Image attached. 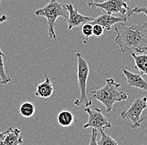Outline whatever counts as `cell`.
Masks as SVG:
<instances>
[{"mask_svg":"<svg viewBox=\"0 0 147 145\" xmlns=\"http://www.w3.org/2000/svg\"><path fill=\"white\" fill-rule=\"evenodd\" d=\"M4 56L5 54L3 53L2 50L0 49V79H1L0 84L8 85L9 82H11L12 79L6 74V71H5V66H4V61H3Z\"/></svg>","mask_w":147,"mask_h":145,"instance_id":"obj_16","label":"cell"},{"mask_svg":"<svg viewBox=\"0 0 147 145\" xmlns=\"http://www.w3.org/2000/svg\"><path fill=\"white\" fill-rule=\"evenodd\" d=\"M19 112H20L21 116H23L24 118H31L35 113V107L33 103H31L29 101L24 102L20 105Z\"/></svg>","mask_w":147,"mask_h":145,"instance_id":"obj_15","label":"cell"},{"mask_svg":"<svg viewBox=\"0 0 147 145\" xmlns=\"http://www.w3.org/2000/svg\"><path fill=\"white\" fill-rule=\"evenodd\" d=\"M93 25V35L96 37H100L104 35L105 29L100 25Z\"/></svg>","mask_w":147,"mask_h":145,"instance_id":"obj_20","label":"cell"},{"mask_svg":"<svg viewBox=\"0 0 147 145\" xmlns=\"http://www.w3.org/2000/svg\"><path fill=\"white\" fill-rule=\"evenodd\" d=\"M9 127L7 129V130H5V131H3V132L0 133V144L4 140L5 137H6V135L8 134V133H9Z\"/></svg>","mask_w":147,"mask_h":145,"instance_id":"obj_22","label":"cell"},{"mask_svg":"<svg viewBox=\"0 0 147 145\" xmlns=\"http://www.w3.org/2000/svg\"><path fill=\"white\" fill-rule=\"evenodd\" d=\"M84 111L88 114V121L83 127L84 129L91 127L97 131H100L105 128H110L112 126L110 121L103 114L101 109H91L89 107L85 108Z\"/></svg>","mask_w":147,"mask_h":145,"instance_id":"obj_7","label":"cell"},{"mask_svg":"<svg viewBox=\"0 0 147 145\" xmlns=\"http://www.w3.org/2000/svg\"><path fill=\"white\" fill-rule=\"evenodd\" d=\"M57 121L61 127H68L76 122V118L71 112L64 110L58 114Z\"/></svg>","mask_w":147,"mask_h":145,"instance_id":"obj_14","label":"cell"},{"mask_svg":"<svg viewBox=\"0 0 147 145\" xmlns=\"http://www.w3.org/2000/svg\"><path fill=\"white\" fill-rule=\"evenodd\" d=\"M23 143L24 138L21 134L20 129L17 127H9V132L0 145H20Z\"/></svg>","mask_w":147,"mask_h":145,"instance_id":"obj_12","label":"cell"},{"mask_svg":"<svg viewBox=\"0 0 147 145\" xmlns=\"http://www.w3.org/2000/svg\"><path fill=\"white\" fill-rule=\"evenodd\" d=\"M119 86L120 84L117 83L113 78H108L103 87L90 91L91 97H90V100L99 101L106 108V112H110L115 102L128 99L127 93L119 90Z\"/></svg>","mask_w":147,"mask_h":145,"instance_id":"obj_2","label":"cell"},{"mask_svg":"<svg viewBox=\"0 0 147 145\" xmlns=\"http://www.w3.org/2000/svg\"><path fill=\"white\" fill-rule=\"evenodd\" d=\"M106 0H90L89 3H102L104 2H105Z\"/></svg>","mask_w":147,"mask_h":145,"instance_id":"obj_24","label":"cell"},{"mask_svg":"<svg viewBox=\"0 0 147 145\" xmlns=\"http://www.w3.org/2000/svg\"><path fill=\"white\" fill-rule=\"evenodd\" d=\"M101 134L100 139L98 141L99 145H118V143L109 134H107L104 130L100 131Z\"/></svg>","mask_w":147,"mask_h":145,"instance_id":"obj_17","label":"cell"},{"mask_svg":"<svg viewBox=\"0 0 147 145\" xmlns=\"http://www.w3.org/2000/svg\"><path fill=\"white\" fill-rule=\"evenodd\" d=\"M122 71L126 78L129 86L136 87L147 91V81L141 76V75L131 72L124 68L122 69Z\"/></svg>","mask_w":147,"mask_h":145,"instance_id":"obj_10","label":"cell"},{"mask_svg":"<svg viewBox=\"0 0 147 145\" xmlns=\"http://www.w3.org/2000/svg\"><path fill=\"white\" fill-rule=\"evenodd\" d=\"M145 14L147 16V6H136L134 9H130L127 13V16L129 18L135 14Z\"/></svg>","mask_w":147,"mask_h":145,"instance_id":"obj_19","label":"cell"},{"mask_svg":"<svg viewBox=\"0 0 147 145\" xmlns=\"http://www.w3.org/2000/svg\"><path fill=\"white\" fill-rule=\"evenodd\" d=\"M75 55L77 58V79L80 94V97L74 101V104L77 107L84 104L85 108H89L92 104V101L87 96V80L90 73V67L87 61H85L81 53L78 52Z\"/></svg>","mask_w":147,"mask_h":145,"instance_id":"obj_4","label":"cell"},{"mask_svg":"<svg viewBox=\"0 0 147 145\" xmlns=\"http://www.w3.org/2000/svg\"><path fill=\"white\" fill-rule=\"evenodd\" d=\"M88 6L93 9H100L107 14L113 15L115 14H119L122 16H127V13L130 9L127 3V0H106L102 3H88Z\"/></svg>","mask_w":147,"mask_h":145,"instance_id":"obj_6","label":"cell"},{"mask_svg":"<svg viewBox=\"0 0 147 145\" xmlns=\"http://www.w3.org/2000/svg\"><path fill=\"white\" fill-rule=\"evenodd\" d=\"M97 137H98V131L96 129H93L91 131V136L90 139V143L88 145H99L97 141Z\"/></svg>","mask_w":147,"mask_h":145,"instance_id":"obj_21","label":"cell"},{"mask_svg":"<svg viewBox=\"0 0 147 145\" xmlns=\"http://www.w3.org/2000/svg\"><path fill=\"white\" fill-rule=\"evenodd\" d=\"M131 56L135 61V69L140 75L147 76V54H136L135 52H130Z\"/></svg>","mask_w":147,"mask_h":145,"instance_id":"obj_13","label":"cell"},{"mask_svg":"<svg viewBox=\"0 0 147 145\" xmlns=\"http://www.w3.org/2000/svg\"><path fill=\"white\" fill-rule=\"evenodd\" d=\"M127 1H130V0H127Z\"/></svg>","mask_w":147,"mask_h":145,"instance_id":"obj_26","label":"cell"},{"mask_svg":"<svg viewBox=\"0 0 147 145\" xmlns=\"http://www.w3.org/2000/svg\"><path fill=\"white\" fill-rule=\"evenodd\" d=\"M81 30H82L83 35L85 37V39L84 40V44H86L88 42L89 39L93 35V25H92L90 23L84 24Z\"/></svg>","mask_w":147,"mask_h":145,"instance_id":"obj_18","label":"cell"},{"mask_svg":"<svg viewBox=\"0 0 147 145\" xmlns=\"http://www.w3.org/2000/svg\"><path fill=\"white\" fill-rule=\"evenodd\" d=\"M45 81L39 83L36 87V91L34 92V96L46 99L52 96L54 92V86L52 84V80L48 76V75H45Z\"/></svg>","mask_w":147,"mask_h":145,"instance_id":"obj_11","label":"cell"},{"mask_svg":"<svg viewBox=\"0 0 147 145\" xmlns=\"http://www.w3.org/2000/svg\"><path fill=\"white\" fill-rule=\"evenodd\" d=\"M7 20H9V17H8L6 14H2V15L0 16V25L3 24V23L5 22V21H7Z\"/></svg>","mask_w":147,"mask_h":145,"instance_id":"obj_23","label":"cell"},{"mask_svg":"<svg viewBox=\"0 0 147 145\" xmlns=\"http://www.w3.org/2000/svg\"><path fill=\"white\" fill-rule=\"evenodd\" d=\"M147 107V97H138L132 102L127 110L121 112L120 117L123 120H129L131 122V127L139 128L145 118H140L142 112Z\"/></svg>","mask_w":147,"mask_h":145,"instance_id":"obj_5","label":"cell"},{"mask_svg":"<svg viewBox=\"0 0 147 145\" xmlns=\"http://www.w3.org/2000/svg\"><path fill=\"white\" fill-rule=\"evenodd\" d=\"M127 16H114L111 14H107L104 13L103 14L100 15L96 18H94V20L90 22L91 25H100L105 29V30H111V27L113 25H115L119 23H125L128 20Z\"/></svg>","mask_w":147,"mask_h":145,"instance_id":"obj_9","label":"cell"},{"mask_svg":"<svg viewBox=\"0 0 147 145\" xmlns=\"http://www.w3.org/2000/svg\"><path fill=\"white\" fill-rule=\"evenodd\" d=\"M2 1H3V0H0V4H1V3H2ZM5 1H7V0H5Z\"/></svg>","mask_w":147,"mask_h":145,"instance_id":"obj_25","label":"cell"},{"mask_svg":"<svg viewBox=\"0 0 147 145\" xmlns=\"http://www.w3.org/2000/svg\"><path fill=\"white\" fill-rule=\"evenodd\" d=\"M67 10L64 9V4L59 3L57 0H50L49 3L44 8L39 9L34 12V15L37 17H45L47 19L48 25V35L51 39L56 40L57 36L55 34V23L57 18L59 17L68 19Z\"/></svg>","mask_w":147,"mask_h":145,"instance_id":"obj_3","label":"cell"},{"mask_svg":"<svg viewBox=\"0 0 147 145\" xmlns=\"http://www.w3.org/2000/svg\"><path fill=\"white\" fill-rule=\"evenodd\" d=\"M116 37L115 43L119 47L122 54L129 52L144 53L147 51V24L126 25L124 23L116 24L115 29Z\"/></svg>","mask_w":147,"mask_h":145,"instance_id":"obj_1","label":"cell"},{"mask_svg":"<svg viewBox=\"0 0 147 145\" xmlns=\"http://www.w3.org/2000/svg\"><path fill=\"white\" fill-rule=\"evenodd\" d=\"M64 9L69 13V17L67 21V28L69 30L72 29L74 28L78 27L82 24L90 23L94 20V18L83 15L79 13L78 9L74 6L72 3L64 4Z\"/></svg>","mask_w":147,"mask_h":145,"instance_id":"obj_8","label":"cell"}]
</instances>
